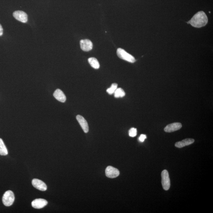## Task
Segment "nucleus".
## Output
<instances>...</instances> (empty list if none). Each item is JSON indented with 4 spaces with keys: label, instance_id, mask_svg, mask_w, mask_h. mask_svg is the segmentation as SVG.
Returning <instances> with one entry per match:
<instances>
[{
    "label": "nucleus",
    "instance_id": "1a4fd4ad",
    "mask_svg": "<svg viewBox=\"0 0 213 213\" xmlns=\"http://www.w3.org/2000/svg\"><path fill=\"white\" fill-rule=\"evenodd\" d=\"M48 202L46 200L42 199H36L32 202V207L35 208L41 209L47 205Z\"/></svg>",
    "mask_w": 213,
    "mask_h": 213
},
{
    "label": "nucleus",
    "instance_id": "2eb2a0df",
    "mask_svg": "<svg viewBox=\"0 0 213 213\" xmlns=\"http://www.w3.org/2000/svg\"><path fill=\"white\" fill-rule=\"evenodd\" d=\"M8 154L7 149L4 144L3 140L0 138V155H6Z\"/></svg>",
    "mask_w": 213,
    "mask_h": 213
},
{
    "label": "nucleus",
    "instance_id": "423d86ee",
    "mask_svg": "<svg viewBox=\"0 0 213 213\" xmlns=\"http://www.w3.org/2000/svg\"><path fill=\"white\" fill-rule=\"evenodd\" d=\"M13 16L18 21L21 22L25 23L28 21L27 13L22 11H16L13 12Z\"/></svg>",
    "mask_w": 213,
    "mask_h": 213
},
{
    "label": "nucleus",
    "instance_id": "ddd939ff",
    "mask_svg": "<svg viewBox=\"0 0 213 213\" xmlns=\"http://www.w3.org/2000/svg\"><path fill=\"white\" fill-rule=\"evenodd\" d=\"M195 140L192 139H186L181 140V141L177 142L175 144L176 147L178 148H181L185 146L190 145L194 142Z\"/></svg>",
    "mask_w": 213,
    "mask_h": 213
},
{
    "label": "nucleus",
    "instance_id": "6e6552de",
    "mask_svg": "<svg viewBox=\"0 0 213 213\" xmlns=\"http://www.w3.org/2000/svg\"><path fill=\"white\" fill-rule=\"evenodd\" d=\"M80 48L84 51H89L92 50L93 44L91 40L88 39H82L80 42Z\"/></svg>",
    "mask_w": 213,
    "mask_h": 213
},
{
    "label": "nucleus",
    "instance_id": "dca6fc26",
    "mask_svg": "<svg viewBox=\"0 0 213 213\" xmlns=\"http://www.w3.org/2000/svg\"><path fill=\"white\" fill-rule=\"evenodd\" d=\"M125 93L123 90L121 88H117L114 92V95L116 98H122L125 96Z\"/></svg>",
    "mask_w": 213,
    "mask_h": 213
},
{
    "label": "nucleus",
    "instance_id": "39448f33",
    "mask_svg": "<svg viewBox=\"0 0 213 213\" xmlns=\"http://www.w3.org/2000/svg\"><path fill=\"white\" fill-rule=\"evenodd\" d=\"M106 177L109 178H115L119 175L120 172L118 169L109 166L106 169Z\"/></svg>",
    "mask_w": 213,
    "mask_h": 213
},
{
    "label": "nucleus",
    "instance_id": "7ed1b4c3",
    "mask_svg": "<svg viewBox=\"0 0 213 213\" xmlns=\"http://www.w3.org/2000/svg\"><path fill=\"white\" fill-rule=\"evenodd\" d=\"M118 56L121 59L125 60L128 62L134 63L136 60L133 56L127 52L126 51L121 48H118L117 50Z\"/></svg>",
    "mask_w": 213,
    "mask_h": 213
},
{
    "label": "nucleus",
    "instance_id": "a211bd4d",
    "mask_svg": "<svg viewBox=\"0 0 213 213\" xmlns=\"http://www.w3.org/2000/svg\"><path fill=\"white\" fill-rule=\"evenodd\" d=\"M137 134V130L135 128H131L130 130H129V136L131 137H135Z\"/></svg>",
    "mask_w": 213,
    "mask_h": 213
},
{
    "label": "nucleus",
    "instance_id": "6ab92c4d",
    "mask_svg": "<svg viewBox=\"0 0 213 213\" xmlns=\"http://www.w3.org/2000/svg\"><path fill=\"white\" fill-rule=\"evenodd\" d=\"M147 138V136H146L145 135L142 134L140 135V137H139V141L143 142L144 141L145 139Z\"/></svg>",
    "mask_w": 213,
    "mask_h": 213
},
{
    "label": "nucleus",
    "instance_id": "aec40b11",
    "mask_svg": "<svg viewBox=\"0 0 213 213\" xmlns=\"http://www.w3.org/2000/svg\"><path fill=\"white\" fill-rule=\"evenodd\" d=\"M2 35H3V28L2 26L0 24V36H1Z\"/></svg>",
    "mask_w": 213,
    "mask_h": 213
},
{
    "label": "nucleus",
    "instance_id": "f257e3e1",
    "mask_svg": "<svg viewBox=\"0 0 213 213\" xmlns=\"http://www.w3.org/2000/svg\"><path fill=\"white\" fill-rule=\"evenodd\" d=\"M208 22V19L206 13L203 11L197 12L192 17L188 24L193 27L200 28L205 26Z\"/></svg>",
    "mask_w": 213,
    "mask_h": 213
},
{
    "label": "nucleus",
    "instance_id": "f03ea898",
    "mask_svg": "<svg viewBox=\"0 0 213 213\" xmlns=\"http://www.w3.org/2000/svg\"><path fill=\"white\" fill-rule=\"evenodd\" d=\"M15 200L13 192L12 191L9 190L5 192L2 197V203L5 206L9 207L12 205Z\"/></svg>",
    "mask_w": 213,
    "mask_h": 213
},
{
    "label": "nucleus",
    "instance_id": "20e7f679",
    "mask_svg": "<svg viewBox=\"0 0 213 213\" xmlns=\"http://www.w3.org/2000/svg\"><path fill=\"white\" fill-rule=\"evenodd\" d=\"M162 186L165 190L167 191L170 187V180L169 174L167 170H164L162 173Z\"/></svg>",
    "mask_w": 213,
    "mask_h": 213
},
{
    "label": "nucleus",
    "instance_id": "9d476101",
    "mask_svg": "<svg viewBox=\"0 0 213 213\" xmlns=\"http://www.w3.org/2000/svg\"><path fill=\"white\" fill-rule=\"evenodd\" d=\"M182 127V125L180 123L176 122L169 124L164 128V131L168 133L174 132L179 130Z\"/></svg>",
    "mask_w": 213,
    "mask_h": 213
},
{
    "label": "nucleus",
    "instance_id": "9b49d317",
    "mask_svg": "<svg viewBox=\"0 0 213 213\" xmlns=\"http://www.w3.org/2000/svg\"><path fill=\"white\" fill-rule=\"evenodd\" d=\"M76 119L84 133H88L89 131L88 125V123L85 119L83 118L82 116L80 115H77Z\"/></svg>",
    "mask_w": 213,
    "mask_h": 213
},
{
    "label": "nucleus",
    "instance_id": "4468645a",
    "mask_svg": "<svg viewBox=\"0 0 213 213\" xmlns=\"http://www.w3.org/2000/svg\"><path fill=\"white\" fill-rule=\"evenodd\" d=\"M88 61L89 63L92 68L95 69H99V67H100V65H99V62L96 58H94V57H91V58H88Z\"/></svg>",
    "mask_w": 213,
    "mask_h": 213
},
{
    "label": "nucleus",
    "instance_id": "f8f14e48",
    "mask_svg": "<svg viewBox=\"0 0 213 213\" xmlns=\"http://www.w3.org/2000/svg\"><path fill=\"white\" fill-rule=\"evenodd\" d=\"M53 96L60 102L64 103L66 101V96L64 92L59 89H57L53 93Z\"/></svg>",
    "mask_w": 213,
    "mask_h": 213
},
{
    "label": "nucleus",
    "instance_id": "f3484780",
    "mask_svg": "<svg viewBox=\"0 0 213 213\" xmlns=\"http://www.w3.org/2000/svg\"><path fill=\"white\" fill-rule=\"evenodd\" d=\"M117 86L118 85L117 83H113L112 84L110 88H108L106 90V92L110 95H112L114 93V92L117 88Z\"/></svg>",
    "mask_w": 213,
    "mask_h": 213
},
{
    "label": "nucleus",
    "instance_id": "0eeeda50",
    "mask_svg": "<svg viewBox=\"0 0 213 213\" xmlns=\"http://www.w3.org/2000/svg\"><path fill=\"white\" fill-rule=\"evenodd\" d=\"M33 186L36 189L42 191H46L47 189V185L43 181L38 179H34L32 181Z\"/></svg>",
    "mask_w": 213,
    "mask_h": 213
}]
</instances>
